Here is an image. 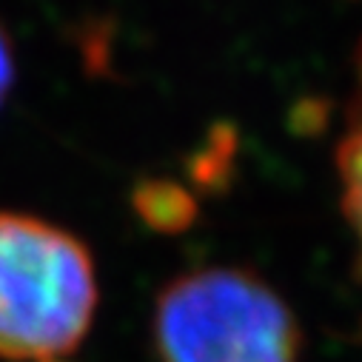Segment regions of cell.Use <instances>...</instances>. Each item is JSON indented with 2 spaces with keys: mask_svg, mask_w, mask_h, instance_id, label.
<instances>
[{
  "mask_svg": "<svg viewBox=\"0 0 362 362\" xmlns=\"http://www.w3.org/2000/svg\"><path fill=\"white\" fill-rule=\"evenodd\" d=\"M95 308L88 248L52 223L0 211V356L54 362L71 354Z\"/></svg>",
  "mask_w": 362,
  "mask_h": 362,
  "instance_id": "cell-1",
  "label": "cell"
},
{
  "mask_svg": "<svg viewBox=\"0 0 362 362\" xmlns=\"http://www.w3.org/2000/svg\"><path fill=\"white\" fill-rule=\"evenodd\" d=\"M160 362H300V325L257 274L203 268L171 280L154 308Z\"/></svg>",
  "mask_w": 362,
  "mask_h": 362,
  "instance_id": "cell-2",
  "label": "cell"
},
{
  "mask_svg": "<svg viewBox=\"0 0 362 362\" xmlns=\"http://www.w3.org/2000/svg\"><path fill=\"white\" fill-rule=\"evenodd\" d=\"M337 174L342 189V211L362 257V46L356 52V86L348 103L345 132L337 146Z\"/></svg>",
  "mask_w": 362,
  "mask_h": 362,
  "instance_id": "cell-3",
  "label": "cell"
},
{
  "mask_svg": "<svg viewBox=\"0 0 362 362\" xmlns=\"http://www.w3.org/2000/svg\"><path fill=\"white\" fill-rule=\"evenodd\" d=\"M137 209L157 228H183L194 214L189 194L168 186V183L143 186L137 192Z\"/></svg>",
  "mask_w": 362,
  "mask_h": 362,
  "instance_id": "cell-4",
  "label": "cell"
},
{
  "mask_svg": "<svg viewBox=\"0 0 362 362\" xmlns=\"http://www.w3.org/2000/svg\"><path fill=\"white\" fill-rule=\"evenodd\" d=\"M12 77H15V60H12V46L6 32L0 29V103L6 100L9 88H12Z\"/></svg>",
  "mask_w": 362,
  "mask_h": 362,
  "instance_id": "cell-5",
  "label": "cell"
}]
</instances>
